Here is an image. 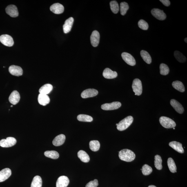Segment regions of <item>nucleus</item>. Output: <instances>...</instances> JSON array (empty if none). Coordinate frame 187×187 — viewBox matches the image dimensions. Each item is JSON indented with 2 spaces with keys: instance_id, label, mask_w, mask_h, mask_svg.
<instances>
[{
  "instance_id": "obj_1",
  "label": "nucleus",
  "mask_w": 187,
  "mask_h": 187,
  "mask_svg": "<svg viewBox=\"0 0 187 187\" xmlns=\"http://www.w3.org/2000/svg\"><path fill=\"white\" fill-rule=\"evenodd\" d=\"M119 156L122 161L126 162H131L135 159L136 155L132 151L128 149H123L119 152Z\"/></svg>"
},
{
  "instance_id": "obj_2",
  "label": "nucleus",
  "mask_w": 187,
  "mask_h": 187,
  "mask_svg": "<svg viewBox=\"0 0 187 187\" xmlns=\"http://www.w3.org/2000/svg\"><path fill=\"white\" fill-rule=\"evenodd\" d=\"M133 121V118L132 116H128L120 122L117 126V129L120 131L127 129L131 124Z\"/></svg>"
},
{
  "instance_id": "obj_3",
  "label": "nucleus",
  "mask_w": 187,
  "mask_h": 187,
  "mask_svg": "<svg viewBox=\"0 0 187 187\" xmlns=\"http://www.w3.org/2000/svg\"><path fill=\"white\" fill-rule=\"evenodd\" d=\"M159 122L164 128L167 129L172 128L176 126L175 122L170 118L161 117L159 119Z\"/></svg>"
},
{
  "instance_id": "obj_4",
  "label": "nucleus",
  "mask_w": 187,
  "mask_h": 187,
  "mask_svg": "<svg viewBox=\"0 0 187 187\" xmlns=\"http://www.w3.org/2000/svg\"><path fill=\"white\" fill-rule=\"evenodd\" d=\"M132 88L135 95L140 96L142 93L143 87L142 83L139 79H136L134 80L132 83Z\"/></svg>"
},
{
  "instance_id": "obj_5",
  "label": "nucleus",
  "mask_w": 187,
  "mask_h": 187,
  "mask_svg": "<svg viewBox=\"0 0 187 187\" xmlns=\"http://www.w3.org/2000/svg\"><path fill=\"white\" fill-rule=\"evenodd\" d=\"M17 142L15 138L9 137L6 139H3L0 141V146L2 147L8 148L14 146Z\"/></svg>"
},
{
  "instance_id": "obj_6",
  "label": "nucleus",
  "mask_w": 187,
  "mask_h": 187,
  "mask_svg": "<svg viewBox=\"0 0 187 187\" xmlns=\"http://www.w3.org/2000/svg\"><path fill=\"white\" fill-rule=\"evenodd\" d=\"M0 42L3 44L7 47H12L14 44L13 38L8 34H3L0 36Z\"/></svg>"
},
{
  "instance_id": "obj_7",
  "label": "nucleus",
  "mask_w": 187,
  "mask_h": 187,
  "mask_svg": "<svg viewBox=\"0 0 187 187\" xmlns=\"http://www.w3.org/2000/svg\"><path fill=\"white\" fill-rule=\"evenodd\" d=\"M121 106L120 102L114 101L110 103H105L101 105V108L103 110L109 111L117 109Z\"/></svg>"
},
{
  "instance_id": "obj_8",
  "label": "nucleus",
  "mask_w": 187,
  "mask_h": 187,
  "mask_svg": "<svg viewBox=\"0 0 187 187\" xmlns=\"http://www.w3.org/2000/svg\"><path fill=\"white\" fill-rule=\"evenodd\" d=\"M122 57L127 64L131 66H134L136 64V61L134 58L131 54L127 52H124L121 54Z\"/></svg>"
},
{
  "instance_id": "obj_9",
  "label": "nucleus",
  "mask_w": 187,
  "mask_h": 187,
  "mask_svg": "<svg viewBox=\"0 0 187 187\" xmlns=\"http://www.w3.org/2000/svg\"><path fill=\"white\" fill-rule=\"evenodd\" d=\"M151 13L154 17L159 20H164L166 18V15L163 10L158 8H154L151 10Z\"/></svg>"
},
{
  "instance_id": "obj_10",
  "label": "nucleus",
  "mask_w": 187,
  "mask_h": 187,
  "mask_svg": "<svg viewBox=\"0 0 187 187\" xmlns=\"http://www.w3.org/2000/svg\"><path fill=\"white\" fill-rule=\"evenodd\" d=\"M99 93L97 90L94 89H88L83 90L81 94V97L83 99L92 97L97 96Z\"/></svg>"
},
{
  "instance_id": "obj_11",
  "label": "nucleus",
  "mask_w": 187,
  "mask_h": 187,
  "mask_svg": "<svg viewBox=\"0 0 187 187\" xmlns=\"http://www.w3.org/2000/svg\"><path fill=\"white\" fill-rule=\"evenodd\" d=\"M6 13L12 17H16L19 16L18 9L15 5H11L7 7L6 8Z\"/></svg>"
},
{
  "instance_id": "obj_12",
  "label": "nucleus",
  "mask_w": 187,
  "mask_h": 187,
  "mask_svg": "<svg viewBox=\"0 0 187 187\" xmlns=\"http://www.w3.org/2000/svg\"><path fill=\"white\" fill-rule=\"evenodd\" d=\"M90 42L92 46L97 47L99 42L100 35L99 32L95 30L92 32L90 36Z\"/></svg>"
},
{
  "instance_id": "obj_13",
  "label": "nucleus",
  "mask_w": 187,
  "mask_h": 187,
  "mask_svg": "<svg viewBox=\"0 0 187 187\" xmlns=\"http://www.w3.org/2000/svg\"><path fill=\"white\" fill-rule=\"evenodd\" d=\"M9 72L11 75L16 76H19L23 75V70L21 67L12 65L9 68Z\"/></svg>"
},
{
  "instance_id": "obj_14",
  "label": "nucleus",
  "mask_w": 187,
  "mask_h": 187,
  "mask_svg": "<svg viewBox=\"0 0 187 187\" xmlns=\"http://www.w3.org/2000/svg\"><path fill=\"white\" fill-rule=\"evenodd\" d=\"M70 183L68 178L65 176H61L58 179L56 187H67Z\"/></svg>"
},
{
  "instance_id": "obj_15",
  "label": "nucleus",
  "mask_w": 187,
  "mask_h": 187,
  "mask_svg": "<svg viewBox=\"0 0 187 187\" xmlns=\"http://www.w3.org/2000/svg\"><path fill=\"white\" fill-rule=\"evenodd\" d=\"M20 99V95L17 90H14L9 97V101L12 104L14 105L17 104Z\"/></svg>"
},
{
  "instance_id": "obj_16",
  "label": "nucleus",
  "mask_w": 187,
  "mask_h": 187,
  "mask_svg": "<svg viewBox=\"0 0 187 187\" xmlns=\"http://www.w3.org/2000/svg\"><path fill=\"white\" fill-rule=\"evenodd\" d=\"M50 10L55 14L63 13L64 10V7L62 5L58 3H54L51 6Z\"/></svg>"
},
{
  "instance_id": "obj_17",
  "label": "nucleus",
  "mask_w": 187,
  "mask_h": 187,
  "mask_svg": "<svg viewBox=\"0 0 187 187\" xmlns=\"http://www.w3.org/2000/svg\"><path fill=\"white\" fill-rule=\"evenodd\" d=\"M170 104L176 111L179 114H182L184 112V108L182 105L178 101L174 99L170 100Z\"/></svg>"
},
{
  "instance_id": "obj_18",
  "label": "nucleus",
  "mask_w": 187,
  "mask_h": 187,
  "mask_svg": "<svg viewBox=\"0 0 187 187\" xmlns=\"http://www.w3.org/2000/svg\"><path fill=\"white\" fill-rule=\"evenodd\" d=\"M12 172L10 168H5L0 171V182L6 180L11 175Z\"/></svg>"
},
{
  "instance_id": "obj_19",
  "label": "nucleus",
  "mask_w": 187,
  "mask_h": 187,
  "mask_svg": "<svg viewBox=\"0 0 187 187\" xmlns=\"http://www.w3.org/2000/svg\"><path fill=\"white\" fill-rule=\"evenodd\" d=\"M103 75L105 79H111L117 77V72L113 71L110 68H106L103 72Z\"/></svg>"
},
{
  "instance_id": "obj_20",
  "label": "nucleus",
  "mask_w": 187,
  "mask_h": 187,
  "mask_svg": "<svg viewBox=\"0 0 187 187\" xmlns=\"http://www.w3.org/2000/svg\"><path fill=\"white\" fill-rule=\"evenodd\" d=\"M74 19L73 17H71L67 19L63 25V30L65 33H67L70 32L73 25Z\"/></svg>"
},
{
  "instance_id": "obj_21",
  "label": "nucleus",
  "mask_w": 187,
  "mask_h": 187,
  "mask_svg": "<svg viewBox=\"0 0 187 187\" xmlns=\"http://www.w3.org/2000/svg\"><path fill=\"white\" fill-rule=\"evenodd\" d=\"M66 140V137L63 134H61L56 137L52 141L53 144L55 146H59L63 145Z\"/></svg>"
},
{
  "instance_id": "obj_22",
  "label": "nucleus",
  "mask_w": 187,
  "mask_h": 187,
  "mask_svg": "<svg viewBox=\"0 0 187 187\" xmlns=\"http://www.w3.org/2000/svg\"><path fill=\"white\" fill-rule=\"evenodd\" d=\"M169 146L174 149L181 154L184 153V150L181 143L176 141H172L169 144Z\"/></svg>"
},
{
  "instance_id": "obj_23",
  "label": "nucleus",
  "mask_w": 187,
  "mask_h": 187,
  "mask_svg": "<svg viewBox=\"0 0 187 187\" xmlns=\"http://www.w3.org/2000/svg\"><path fill=\"white\" fill-rule=\"evenodd\" d=\"M38 101L40 104L45 106L50 103V99L48 95L40 93L38 97Z\"/></svg>"
},
{
  "instance_id": "obj_24",
  "label": "nucleus",
  "mask_w": 187,
  "mask_h": 187,
  "mask_svg": "<svg viewBox=\"0 0 187 187\" xmlns=\"http://www.w3.org/2000/svg\"><path fill=\"white\" fill-rule=\"evenodd\" d=\"M53 87L52 85L49 83L45 84L42 86L39 90L40 94L47 95L52 91Z\"/></svg>"
},
{
  "instance_id": "obj_25",
  "label": "nucleus",
  "mask_w": 187,
  "mask_h": 187,
  "mask_svg": "<svg viewBox=\"0 0 187 187\" xmlns=\"http://www.w3.org/2000/svg\"><path fill=\"white\" fill-rule=\"evenodd\" d=\"M78 157L84 163H88L90 161V157L88 154L84 151H79L77 154Z\"/></svg>"
},
{
  "instance_id": "obj_26",
  "label": "nucleus",
  "mask_w": 187,
  "mask_h": 187,
  "mask_svg": "<svg viewBox=\"0 0 187 187\" xmlns=\"http://www.w3.org/2000/svg\"><path fill=\"white\" fill-rule=\"evenodd\" d=\"M42 179L41 177L39 176H36L33 179L31 187H42Z\"/></svg>"
},
{
  "instance_id": "obj_27",
  "label": "nucleus",
  "mask_w": 187,
  "mask_h": 187,
  "mask_svg": "<svg viewBox=\"0 0 187 187\" xmlns=\"http://www.w3.org/2000/svg\"><path fill=\"white\" fill-rule=\"evenodd\" d=\"M172 87L179 92H184L185 90V87L183 83L179 81H173L172 83Z\"/></svg>"
},
{
  "instance_id": "obj_28",
  "label": "nucleus",
  "mask_w": 187,
  "mask_h": 187,
  "mask_svg": "<svg viewBox=\"0 0 187 187\" xmlns=\"http://www.w3.org/2000/svg\"><path fill=\"white\" fill-rule=\"evenodd\" d=\"M140 55L143 60L145 62L148 64H150L151 63L152 61V58L151 57L149 54L147 52L143 50L141 51Z\"/></svg>"
},
{
  "instance_id": "obj_29",
  "label": "nucleus",
  "mask_w": 187,
  "mask_h": 187,
  "mask_svg": "<svg viewBox=\"0 0 187 187\" xmlns=\"http://www.w3.org/2000/svg\"><path fill=\"white\" fill-rule=\"evenodd\" d=\"M45 156L53 159H57L59 157L58 153L56 151H47L44 153Z\"/></svg>"
},
{
  "instance_id": "obj_30",
  "label": "nucleus",
  "mask_w": 187,
  "mask_h": 187,
  "mask_svg": "<svg viewBox=\"0 0 187 187\" xmlns=\"http://www.w3.org/2000/svg\"><path fill=\"white\" fill-rule=\"evenodd\" d=\"M168 166L170 171L172 173L177 172V168L175 162L171 158H168Z\"/></svg>"
},
{
  "instance_id": "obj_31",
  "label": "nucleus",
  "mask_w": 187,
  "mask_h": 187,
  "mask_svg": "<svg viewBox=\"0 0 187 187\" xmlns=\"http://www.w3.org/2000/svg\"><path fill=\"white\" fill-rule=\"evenodd\" d=\"M100 147V144L97 140L91 141L90 143V149L93 152H97L99 150Z\"/></svg>"
},
{
  "instance_id": "obj_32",
  "label": "nucleus",
  "mask_w": 187,
  "mask_h": 187,
  "mask_svg": "<svg viewBox=\"0 0 187 187\" xmlns=\"http://www.w3.org/2000/svg\"><path fill=\"white\" fill-rule=\"evenodd\" d=\"M174 56L177 60L181 63H185L186 61V57L181 52L176 51L174 53Z\"/></svg>"
},
{
  "instance_id": "obj_33",
  "label": "nucleus",
  "mask_w": 187,
  "mask_h": 187,
  "mask_svg": "<svg viewBox=\"0 0 187 187\" xmlns=\"http://www.w3.org/2000/svg\"><path fill=\"white\" fill-rule=\"evenodd\" d=\"M77 119L78 120L85 122H91L93 120V118L92 117L85 114H80L77 116Z\"/></svg>"
},
{
  "instance_id": "obj_34",
  "label": "nucleus",
  "mask_w": 187,
  "mask_h": 187,
  "mask_svg": "<svg viewBox=\"0 0 187 187\" xmlns=\"http://www.w3.org/2000/svg\"><path fill=\"white\" fill-rule=\"evenodd\" d=\"M155 166L158 170H161L162 169V160L161 157L159 155H156L155 157Z\"/></svg>"
},
{
  "instance_id": "obj_35",
  "label": "nucleus",
  "mask_w": 187,
  "mask_h": 187,
  "mask_svg": "<svg viewBox=\"0 0 187 187\" xmlns=\"http://www.w3.org/2000/svg\"><path fill=\"white\" fill-rule=\"evenodd\" d=\"M110 8L114 14H117L119 10V7L117 2L115 1H112L110 3Z\"/></svg>"
},
{
  "instance_id": "obj_36",
  "label": "nucleus",
  "mask_w": 187,
  "mask_h": 187,
  "mask_svg": "<svg viewBox=\"0 0 187 187\" xmlns=\"http://www.w3.org/2000/svg\"><path fill=\"white\" fill-rule=\"evenodd\" d=\"M129 9V6L127 3L126 2H123L121 3L120 5V11L122 15H124Z\"/></svg>"
},
{
  "instance_id": "obj_37",
  "label": "nucleus",
  "mask_w": 187,
  "mask_h": 187,
  "mask_svg": "<svg viewBox=\"0 0 187 187\" xmlns=\"http://www.w3.org/2000/svg\"><path fill=\"white\" fill-rule=\"evenodd\" d=\"M160 74L163 75H166L169 73L170 69L168 65L162 63L160 66Z\"/></svg>"
},
{
  "instance_id": "obj_38",
  "label": "nucleus",
  "mask_w": 187,
  "mask_h": 187,
  "mask_svg": "<svg viewBox=\"0 0 187 187\" xmlns=\"http://www.w3.org/2000/svg\"><path fill=\"white\" fill-rule=\"evenodd\" d=\"M141 170H142L143 175L146 176L150 175L152 172V169L151 167L147 164L143 165L142 169Z\"/></svg>"
},
{
  "instance_id": "obj_39",
  "label": "nucleus",
  "mask_w": 187,
  "mask_h": 187,
  "mask_svg": "<svg viewBox=\"0 0 187 187\" xmlns=\"http://www.w3.org/2000/svg\"><path fill=\"white\" fill-rule=\"evenodd\" d=\"M138 25L139 28L141 29L144 30H147L149 28L148 24L144 20H140L138 23Z\"/></svg>"
},
{
  "instance_id": "obj_40",
  "label": "nucleus",
  "mask_w": 187,
  "mask_h": 187,
  "mask_svg": "<svg viewBox=\"0 0 187 187\" xmlns=\"http://www.w3.org/2000/svg\"><path fill=\"white\" fill-rule=\"evenodd\" d=\"M99 185L98 181L97 179L91 181L86 185V187H97Z\"/></svg>"
},
{
  "instance_id": "obj_41",
  "label": "nucleus",
  "mask_w": 187,
  "mask_h": 187,
  "mask_svg": "<svg viewBox=\"0 0 187 187\" xmlns=\"http://www.w3.org/2000/svg\"><path fill=\"white\" fill-rule=\"evenodd\" d=\"M160 1L165 6L168 7L170 5V1L169 0H160Z\"/></svg>"
},
{
  "instance_id": "obj_42",
  "label": "nucleus",
  "mask_w": 187,
  "mask_h": 187,
  "mask_svg": "<svg viewBox=\"0 0 187 187\" xmlns=\"http://www.w3.org/2000/svg\"><path fill=\"white\" fill-rule=\"evenodd\" d=\"M148 187H156L155 186H153V185H151V186H149Z\"/></svg>"
},
{
  "instance_id": "obj_43",
  "label": "nucleus",
  "mask_w": 187,
  "mask_h": 187,
  "mask_svg": "<svg viewBox=\"0 0 187 187\" xmlns=\"http://www.w3.org/2000/svg\"><path fill=\"white\" fill-rule=\"evenodd\" d=\"M187 38H185V39H184V41H185V42H186V43L187 42Z\"/></svg>"
},
{
  "instance_id": "obj_44",
  "label": "nucleus",
  "mask_w": 187,
  "mask_h": 187,
  "mask_svg": "<svg viewBox=\"0 0 187 187\" xmlns=\"http://www.w3.org/2000/svg\"><path fill=\"white\" fill-rule=\"evenodd\" d=\"M117 125H118V124H116V126H117Z\"/></svg>"
},
{
  "instance_id": "obj_45",
  "label": "nucleus",
  "mask_w": 187,
  "mask_h": 187,
  "mask_svg": "<svg viewBox=\"0 0 187 187\" xmlns=\"http://www.w3.org/2000/svg\"><path fill=\"white\" fill-rule=\"evenodd\" d=\"M13 106V105H11V107H12Z\"/></svg>"
},
{
  "instance_id": "obj_46",
  "label": "nucleus",
  "mask_w": 187,
  "mask_h": 187,
  "mask_svg": "<svg viewBox=\"0 0 187 187\" xmlns=\"http://www.w3.org/2000/svg\"><path fill=\"white\" fill-rule=\"evenodd\" d=\"M173 128L174 129H175V128Z\"/></svg>"
}]
</instances>
